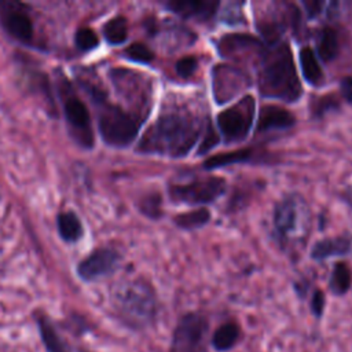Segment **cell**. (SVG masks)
<instances>
[{"instance_id":"1","label":"cell","mask_w":352,"mask_h":352,"mask_svg":"<svg viewBox=\"0 0 352 352\" xmlns=\"http://www.w3.org/2000/svg\"><path fill=\"white\" fill-rule=\"evenodd\" d=\"M199 129L194 116L182 110L166 111L146 131L138 150L173 158L184 157L197 143Z\"/></svg>"},{"instance_id":"2","label":"cell","mask_w":352,"mask_h":352,"mask_svg":"<svg viewBox=\"0 0 352 352\" xmlns=\"http://www.w3.org/2000/svg\"><path fill=\"white\" fill-rule=\"evenodd\" d=\"M258 87L264 96L285 102H294L301 96V84L287 44H275L268 51H263Z\"/></svg>"},{"instance_id":"3","label":"cell","mask_w":352,"mask_h":352,"mask_svg":"<svg viewBox=\"0 0 352 352\" xmlns=\"http://www.w3.org/2000/svg\"><path fill=\"white\" fill-rule=\"evenodd\" d=\"M113 307L118 318L133 330L151 326L158 314V301L151 285L143 279L120 283L113 293Z\"/></svg>"},{"instance_id":"4","label":"cell","mask_w":352,"mask_h":352,"mask_svg":"<svg viewBox=\"0 0 352 352\" xmlns=\"http://www.w3.org/2000/svg\"><path fill=\"white\" fill-rule=\"evenodd\" d=\"M92 99L98 107V125L102 139L114 147H125L132 143L140 128L139 117L109 103L98 88L94 89Z\"/></svg>"},{"instance_id":"5","label":"cell","mask_w":352,"mask_h":352,"mask_svg":"<svg viewBox=\"0 0 352 352\" xmlns=\"http://www.w3.org/2000/svg\"><path fill=\"white\" fill-rule=\"evenodd\" d=\"M274 226L283 242L302 239L309 226V212L304 199L298 195H289L278 202L274 213Z\"/></svg>"},{"instance_id":"6","label":"cell","mask_w":352,"mask_h":352,"mask_svg":"<svg viewBox=\"0 0 352 352\" xmlns=\"http://www.w3.org/2000/svg\"><path fill=\"white\" fill-rule=\"evenodd\" d=\"M209 322L199 312L182 315L173 329L168 352H206Z\"/></svg>"},{"instance_id":"7","label":"cell","mask_w":352,"mask_h":352,"mask_svg":"<svg viewBox=\"0 0 352 352\" xmlns=\"http://www.w3.org/2000/svg\"><path fill=\"white\" fill-rule=\"evenodd\" d=\"M59 94L70 135L78 144L84 147H92L94 133L91 128L89 113L85 103L72 91L66 80H62L59 85Z\"/></svg>"},{"instance_id":"8","label":"cell","mask_w":352,"mask_h":352,"mask_svg":"<svg viewBox=\"0 0 352 352\" xmlns=\"http://www.w3.org/2000/svg\"><path fill=\"white\" fill-rule=\"evenodd\" d=\"M254 117V99L243 98L236 104L223 110L217 116V126L228 143L243 140L252 126Z\"/></svg>"},{"instance_id":"9","label":"cell","mask_w":352,"mask_h":352,"mask_svg":"<svg viewBox=\"0 0 352 352\" xmlns=\"http://www.w3.org/2000/svg\"><path fill=\"white\" fill-rule=\"evenodd\" d=\"M226 190V182L221 177L195 179L184 184H175L169 188V195L175 202L182 204H209L217 199Z\"/></svg>"},{"instance_id":"10","label":"cell","mask_w":352,"mask_h":352,"mask_svg":"<svg viewBox=\"0 0 352 352\" xmlns=\"http://www.w3.org/2000/svg\"><path fill=\"white\" fill-rule=\"evenodd\" d=\"M0 22L7 33L18 41H32L33 21L22 4L0 1Z\"/></svg>"},{"instance_id":"11","label":"cell","mask_w":352,"mask_h":352,"mask_svg":"<svg viewBox=\"0 0 352 352\" xmlns=\"http://www.w3.org/2000/svg\"><path fill=\"white\" fill-rule=\"evenodd\" d=\"M120 261V256L116 250L109 248H100L85 257L77 267V274L81 279L92 282L111 274Z\"/></svg>"},{"instance_id":"12","label":"cell","mask_w":352,"mask_h":352,"mask_svg":"<svg viewBox=\"0 0 352 352\" xmlns=\"http://www.w3.org/2000/svg\"><path fill=\"white\" fill-rule=\"evenodd\" d=\"M248 84L246 76L236 67L219 65L213 70V95L219 103L230 100Z\"/></svg>"},{"instance_id":"13","label":"cell","mask_w":352,"mask_h":352,"mask_svg":"<svg viewBox=\"0 0 352 352\" xmlns=\"http://www.w3.org/2000/svg\"><path fill=\"white\" fill-rule=\"evenodd\" d=\"M111 80L117 87V91L124 95L129 102H135L138 104L147 103L148 89L142 76L129 70L114 69L111 70Z\"/></svg>"},{"instance_id":"14","label":"cell","mask_w":352,"mask_h":352,"mask_svg":"<svg viewBox=\"0 0 352 352\" xmlns=\"http://www.w3.org/2000/svg\"><path fill=\"white\" fill-rule=\"evenodd\" d=\"M217 48L223 56L228 58H243L253 54L254 51L261 52V43L248 34H228L220 38Z\"/></svg>"},{"instance_id":"15","label":"cell","mask_w":352,"mask_h":352,"mask_svg":"<svg viewBox=\"0 0 352 352\" xmlns=\"http://www.w3.org/2000/svg\"><path fill=\"white\" fill-rule=\"evenodd\" d=\"M166 7L183 18L206 21L212 15H214V12L217 11L219 1H214V0H204V1L177 0V1H168Z\"/></svg>"},{"instance_id":"16","label":"cell","mask_w":352,"mask_h":352,"mask_svg":"<svg viewBox=\"0 0 352 352\" xmlns=\"http://www.w3.org/2000/svg\"><path fill=\"white\" fill-rule=\"evenodd\" d=\"M294 124V116L286 109L275 104L263 106L258 114L257 132H265L271 129H286Z\"/></svg>"},{"instance_id":"17","label":"cell","mask_w":352,"mask_h":352,"mask_svg":"<svg viewBox=\"0 0 352 352\" xmlns=\"http://www.w3.org/2000/svg\"><path fill=\"white\" fill-rule=\"evenodd\" d=\"M242 338L241 326L236 322L221 323L212 334L209 344L216 352H228L234 349Z\"/></svg>"},{"instance_id":"18","label":"cell","mask_w":352,"mask_h":352,"mask_svg":"<svg viewBox=\"0 0 352 352\" xmlns=\"http://www.w3.org/2000/svg\"><path fill=\"white\" fill-rule=\"evenodd\" d=\"M351 250V241L346 236H334L319 241L312 248V258L324 260L333 256H344Z\"/></svg>"},{"instance_id":"19","label":"cell","mask_w":352,"mask_h":352,"mask_svg":"<svg viewBox=\"0 0 352 352\" xmlns=\"http://www.w3.org/2000/svg\"><path fill=\"white\" fill-rule=\"evenodd\" d=\"M56 224L62 239L66 242H77L84 234L82 224L73 212L59 213L56 217Z\"/></svg>"},{"instance_id":"20","label":"cell","mask_w":352,"mask_h":352,"mask_svg":"<svg viewBox=\"0 0 352 352\" xmlns=\"http://www.w3.org/2000/svg\"><path fill=\"white\" fill-rule=\"evenodd\" d=\"M300 63H301V70L302 76L307 82L312 85H318L323 80V73L322 69L318 63V59L314 54V51L309 47H304L300 51Z\"/></svg>"},{"instance_id":"21","label":"cell","mask_w":352,"mask_h":352,"mask_svg":"<svg viewBox=\"0 0 352 352\" xmlns=\"http://www.w3.org/2000/svg\"><path fill=\"white\" fill-rule=\"evenodd\" d=\"M38 329L47 352H69L66 342L59 337L58 331L47 318L38 319Z\"/></svg>"},{"instance_id":"22","label":"cell","mask_w":352,"mask_h":352,"mask_svg":"<svg viewBox=\"0 0 352 352\" xmlns=\"http://www.w3.org/2000/svg\"><path fill=\"white\" fill-rule=\"evenodd\" d=\"M252 155H253V151L250 148H239V150H235V151L221 153V154L213 155V157L208 158L204 162V166L206 169H214V168H220V166H227V165H232L235 162L236 164L238 162H245Z\"/></svg>"},{"instance_id":"23","label":"cell","mask_w":352,"mask_h":352,"mask_svg":"<svg viewBox=\"0 0 352 352\" xmlns=\"http://www.w3.org/2000/svg\"><path fill=\"white\" fill-rule=\"evenodd\" d=\"M318 54L323 60H331L338 54V37L333 28H323L318 36Z\"/></svg>"},{"instance_id":"24","label":"cell","mask_w":352,"mask_h":352,"mask_svg":"<svg viewBox=\"0 0 352 352\" xmlns=\"http://www.w3.org/2000/svg\"><path fill=\"white\" fill-rule=\"evenodd\" d=\"M351 283H352V274L349 267L345 263H337L330 276V282H329L330 290L337 296H342L349 290Z\"/></svg>"},{"instance_id":"25","label":"cell","mask_w":352,"mask_h":352,"mask_svg":"<svg viewBox=\"0 0 352 352\" xmlns=\"http://www.w3.org/2000/svg\"><path fill=\"white\" fill-rule=\"evenodd\" d=\"M103 36L113 45L122 44L128 38V22L124 16H114L103 26Z\"/></svg>"},{"instance_id":"26","label":"cell","mask_w":352,"mask_h":352,"mask_svg":"<svg viewBox=\"0 0 352 352\" xmlns=\"http://www.w3.org/2000/svg\"><path fill=\"white\" fill-rule=\"evenodd\" d=\"M210 219V213L205 208H199L197 210H191L187 213L177 214L175 217V223L184 230H194L205 226Z\"/></svg>"},{"instance_id":"27","label":"cell","mask_w":352,"mask_h":352,"mask_svg":"<svg viewBox=\"0 0 352 352\" xmlns=\"http://www.w3.org/2000/svg\"><path fill=\"white\" fill-rule=\"evenodd\" d=\"M125 56L133 62L139 63H148L153 60L154 54L153 51L144 45L143 43H133L125 50Z\"/></svg>"},{"instance_id":"28","label":"cell","mask_w":352,"mask_h":352,"mask_svg":"<svg viewBox=\"0 0 352 352\" xmlns=\"http://www.w3.org/2000/svg\"><path fill=\"white\" fill-rule=\"evenodd\" d=\"M99 38L96 33L89 28H81L76 32V45L82 51H89L98 47Z\"/></svg>"},{"instance_id":"29","label":"cell","mask_w":352,"mask_h":352,"mask_svg":"<svg viewBox=\"0 0 352 352\" xmlns=\"http://www.w3.org/2000/svg\"><path fill=\"white\" fill-rule=\"evenodd\" d=\"M140 210L153 219H157L161 216V195L158 194H150L144 197L140 202Z\"/></svg>"},{"instance_id":"30","label":"cell","mask_w":352,"mask_h":352,"mask_svg":"<svg viewBox=\"0 0 352 352\" xmlns=\"http://www.w3.org/2000/svg\"><path fill=\"white\" fill-rule=\"evenodd\" d=\"M338 106V102H337V98H334L333 95H326V96H320V98H316L315 103L312 104V113L316 116V117H320L323 116L327 110H331L334 107Z\"/></svg>"},{"instance_id":"31","label":"cell","mask_w":352,"mask_h":352,"mask_svg":"<svg viewBox=\"0 0 352 352\" xmlns=\"http://www.w3.org/2000/svg\"><path fill=\"white\" fill-rule=\"evenodd\" d=\"M198 62L194 56H184L176 62V72L180 77H190L197 70Z\"/></svg>"},{"instance_id":"32","label":"cell","mask_w":352,"mask_h":352,"mask_svg":"<svg viewBox=\"0 0 352 352\" xmlns=\"http://www.w3.org/2000/svg\"><path fill=\"white\" fill-rule=\"evenodd\" d=\"M324 304H326V300H324L323 292L319 289L315 290L312 294V298H311V312L315 318H320L323 315Z\"/></svg>"},{"instance_id":"33","label":"cell","mask_w":352,"mask_h":352,"mask_svg":"<svg viewBox=\"0 0 352 352\" xmlns=\"http://www.w3.org/2000/svg\"><path fill=\"white\" fill-rule=\"evenodd\" d=\"M217 140H219V138H217L216 132L213 131V128H212V126H208V129H206V132H205V138H204V140H202V143H201V146H199V148H198V154H202V153L209 151L212 147L216 146Z\"/></svg>"},{"instance_id":"34","label":"cell","mask_w":352,"mask_h":352,"mask_svg":"<svg viewBox=\"0 0 352 352\" xmlns=\"http://www.w3.org/2000/svg\"><path fill=\"white\" fill-rule=\"evenodd\" d=\"M305 11H307V15L309 18H314L316 15H319L322 12V7H323V3L319 1V0H311V1H304L302 3Z\"/></svg>"},{"instance_id":"35","label":"cell","mask_w":352,"mask_h":352,"mask_svg":"<svg viewBox=\"0 0 352 352\" xmlns=\"http://www.w3.org/2000/svg\"><path fill=\"white\" fill-rule=\"evenodd\" d=\"M340 89H341V94L344 96V99L349 103H352V77L348 76V77H344L341 80V84H340Z\"/></svg>"},{"instance_id":"36","label":"cell","mask_w":352,"mask_h":352,"mask_svg":"<svg viewBox=\"0 0 352 352\" xmlns=\"http://www.w3.org/2000/svg\"><path fill=\"white\" fill-rule=\"evenodd\" d=\"M346 197H348V201H349V204L352 205V190L351 191H348V194H346Z\"/></svg>"}]
</instances>
